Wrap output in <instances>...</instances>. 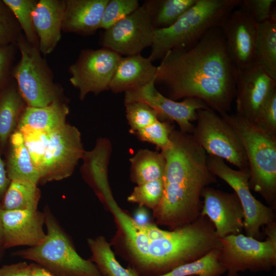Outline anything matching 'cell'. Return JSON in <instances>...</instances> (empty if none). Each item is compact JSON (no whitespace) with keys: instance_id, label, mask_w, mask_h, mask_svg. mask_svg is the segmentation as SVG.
Returning a JSON list of instances; mask_svg holds the SVG:
<instances>
[{"instance_id":"cell-1","label":"cell","mask_w":276,"mask_h":276,"mask_svg":"<svg viewBox=\"0 0 276 276\" xmlns=\"http://www.w3.org/2000/svg\"><path fill=\"white\" fill-rule=\"evenodd\" d=\"M160 61L154 84L165 88L167 97L196 98L219 114L231 110L238 71L221 27L210 30L188 48L169 51Z\"/></svg>"},{"instance_id":"cell-2","label":"cell","mask_w":276,"mask_h":276,"mask_svg":"<svg viewBox=\"0 0 276 276\" xmlns=\"http://www.w3.org/2000/svg\"><path fill=\"white\" fill-rule=\"evenodd\" d=\"M117 223L129 252V261L140 276H158L195 261L221 247L212 222L199 216L194 221L173 230L155 228L147 237L132 217L122 214Z\"/></svg>"},{"instance_id":"cell-3","label":"cell","mask_w":276,"mask_h":276,"mask_svg":"<svg viewBox=\"0 0 276 276\" xmlns=\"http://www.w3.org/2000/svg\"><path fill=\"white\" fill-rule=\"evenodd\" d=\"M170 139L171 145L161 150L164 193L153 216L157 224L173 230L199 217L202 192L217 179L208 168L206 152L191 134L173 128Z\"/></svg>"},{"instance_id":"cell-4","label":"cell","mask_w":276,"mask_h":276,"mask_svg":"<svg viewBox=\"0 0 276 276\" xmlns=\"http://www.w3.org/2000/svg\"><path fill=\"white\" fill-rule=\"evenodd\" d=\"M38 170L40 182L60 180L70 176L85 151L81 133L75 126L65 124L51 131L27 128L18 129Z\"/></svg>"},{"instance_id":"cell-5","label":"cell","mask_w":276,"mask_h":276,"mask_svg":"<svg viewBox=\"0 0 276 276\" xmlns=\"http://www.w3.org/2000/svg\"><path fill=\"white\" fill-rule=\"evenodd\" d=\"M241 0H197L171 26L154 30L149 59L161 60L169 51L188 48L208 31L221 27Z\"/></svg>"},{"instance_id":"cell-6","label":"cell","mask_w":276,"mask_h":276,"mask_svg":"<svg viewBox=\"0 0 276 276\" xmlns=\"http://www.w3.org/2000/svg\"><path fill=\"white\" fill-rule=\"evenodd\" d=\"M234 129L248 163L249 185L274 209L276 202V135L237 113L220 114Z\"/></svg>"},{"instance_id":"cell-7","label":"cell","mask_w":276,"mask_h":276,"mask_svg":"<svg viewBox=\"0 0 276 276\" xmlns=\"http://www.w3.org/2000/svg\"><path fill=\"white\" fill-rule=\"evenodd\" d=\"M46 237L39 245L17 251L15 255L32 261L54 276H103L90 260L82 258L48 209L45 211Z\"/></svg>"},{"instance_id":"cell-8","label":"cell","mask_w":276,"mask_h":276,"mask_svg":"<svg viewBox=\"0 0 276 276\" xmlns=\"http://www.w3.org/2000/svg\"><path fill=\"white\" fill-rule=\"evenodd\" d=\"M20 54L14 65L13 78L27 106L41 107L62 100V88L54 82L53 72L38 47L23 34L16 42Z\"/></svg>"},{"instance_id":"cell-9","label":"cell","mask_w":276,"mask_h":276,"mask_svg":"<svg viewBox=\"0 0 276 276\" xmlns=\"http://www.w3.org/2000/svg\"><path fill=\"white\" fill-rule=\"evenodd\" d=\"M264 241L242 233L220 238L219 259L226 272L269 271L276 265V223L265 226Z\"/></svg>"},{"instance_id":"cell-10","label":"cell","mask_w":276,"mask_h":276,"mask_svg":"<svg viewBox=\"0 0 276 276\" xmlns=\"http://www.w3.org/2000/svg\"><path fill=\"white\" fill-rule=\"evenodd\" d=\"M196 125L191 134L208 155L220 158L239 170H248L246 155L232 127L211 109L197 111Z\"/></svg>"},{"instance_id":"cell-11","label":"cell","mask_w":276,"mask_h":276,"mask_svg":"<svg viewBox=\"0 0 276 276\" xmlns=\"http://www.w3.org/2000/svg\"><path fill=\"white\" fill-rule=\"evenodd\" d=\"M209 170L217 177L227 183L237 195L244 213L245 235L260 240L261 227L275 222L274 209L257 199L251 193L249 170H234L220 158L207 155Z\"/></svg>"},{"instance_id":"cell-12","label":"cell","mask_w":276,"mask_h":276,"mask_svg":"<svg viewBox=\"0 0 276 276\" xmlns=\"http://www.w3.org/2000/svg\"><path fill=\"white\" fill-rule=\"evenodd\" d=\"M154 28L151 1H146L134 12L105 30L101 37L103 48L121 56L140 54L151 47Z\"/></svg>"},{"instance_id":"cell-13","label":"cell","mask_w":276,"mask_h":276,"mask_svg":"<svg viewBox=\"0 0 276 276\" xmlns=\"http://www.w3.org/2000/svg\"><path fill=\"white\" fill-rule=\"evenodd\" d=\"M121 56L107 48L82 51L68 68L71 83L83 100L87 94L97 95L109 86Z\"/></svg>"},{"instance_id":"cell-14","label":"cell","mask_w":276,"mask_h":276,"mask_svg":"<svg viewBox=\"0 0 276 276\" xmlns=\"http://www.w3.org/2000/svg\"><path fill=\"white\" fill-rule=\"evenodd\" d=\"M154 80L125 92L124 104L145 103L157 113L159 120L175 122L180 131L192 134L195 126L192 122L196 120L197 110L210 108L196 98H187L177 101L167 97L157 89Z\"/></svg>"},{"instance_id":"cell-15","label":"cell","mask_w":276,"mask_h":276,"mask_svg":"<svg viewBox=\"0 0 276 276\" xmlns=\"http://www.w3.org/2000/svg\"><path fill=\"white\" fill-rule=\"evenodd\" d=\"M226 49L237 71L245 69L255 62L258 24L237 7L221 26Z\"/></svg>"},{"instance_id":"cell-16","label":"cell","mask_w":276,"mask_h":276,"mask_svg":"<svg viewBox=\"0 0 276 276\" xmlns=\"http://www.w3.org/2000/svg\"><path fill=\"white\" fill-rule=\"evenodd\" d=\"M275 89L276 80L258 63L238 71L236 113L254 122L259 109Z\"/></svg>"},{"instance_id":"cell-17","label":"cell","mask_w":276,"mask_h":276,"mask_svg":"<svg viewBox=\"0 0 276 276\" xmlns=\"http://www.w3.org/2000/svg\"><path fill=\"white\" fill-rule=\"evenodd\" d=\"M200 216L206 217L219 238L241 234L244 229V213L242 204L234 193L207 187L201 194Z\"/></svg>"},{"instance_id":"cell-18","label":"cell","mask_w":276,"mask_h":276,"mask_svg":"<svg viewBox=\"0 0 276 276\" xmlns=\"http://www.w3.org/2000/svg\"><path fill=\"white\" fill-rule=\"evenodd\" d=\"M1 217L4 248L19 246H36L46 237L43 229L44 212L38 210H2Z\"/></svg>"},{"instance_id":"cell-19","label":"cell","mask_w":276,"mask_h":276,"mask_svg":"<svg viewBox=\"0 0 276 276\" xmlns=\"http://www.w3.org/2000/svg\"><path fill=\"white\" fill-rule=\"evenodd\" d=\"M64 0H37L32 12L41 54L51 53L61 37Z\"/></svg>"},{"instance_id":"cell-20","label":"cell","mask_w":276,"mask_h":276,"mask_svg":"<svg viewBox=\"0 0 276 276\" xmlns=\"http://www.w3.org/2000/svg\"><path fill=\"white\" fill-rule=\"evenodd\" d=\"M111 149L109 139L99 138L92 150L84 152L81 169L84 179L106 206L114 200L108 180V166Z\"/></svg>"},{"instance_id":"cell-21","label":"cell","mask_w":276,"mask_h":276,"mask_svg":"<svg viewBox=\"0 0 276 276\" xmlns=\"http://www.w3.org/2000/svg\"><path fill=\"white\" fill-rule=\"evenodd\" d=\"M62 31L83 35L100 29L105 7L109 0H64Z\"/></svg>"},{"instance_id":"cell-22","label":"cell","mask_w":276,"mask_h":276,"mask_svg":"<svg viewBox=\"0 0 276 276\" xmlns=\"http://www.w3.org/2000/svg\"><path fill=\"white\" fill-rule=\"evenodd\" d=\"M157 66L149 59L137 54L121 57L109 86L114 93L126 92L155 79Z\"/></svg>"},{"instance_id":"cell-23","label":"cell","mask_w":276,"mask_h":276,"mask_svg":"<svg viewBox=\"0 0 276 276\" xmlns=\"http://www.w3.org/2000/svg\"><path fill=\"white\" fill-rule=\"evenodd\" d=\"M69 108L62 100L41 107L27 106L17 124V128H27L39 131H51L66 124Z\"/></svg>"},{"instance_id":"cell-24","label":"cell","mask_w":276,"mask_h":276,"mask_svg":"<svg viewBox=\"0 0 276 276\" xmlns=\"http://www.w3.org/2000/svg\"><path fill=\"white\" fill-rule=\"evenodd\" d=\"M9 140L6 168L8 177L10 180L24 179L38 184L40 179L39 173L25 145L22 133L16 130Z\"/></svg>"},{"instance_id":"cell-25","label":"cell","mask_w":276,"mask_h":276,"mask_svg":"<svg viewBox=\"0 0 276 276\" xmlns=\"http://www.w3.org/2000/svg\"><path fill=\"white\" fill-rule=\"evenodd\" d=\"M27 104L13 79L0 91V145L3 147L17 126Z\"/></svg>"},{"instance_id":"cell-26","label":"cell","mask_w":276,"mask_h":276,"mask_svg":"<svg viewBox=\"0 0 276 276\" xmlns=\"http://www.w3.org/2000/svg\"><path fill=\"white\" fill-rule=\"evenodd\" d=\"M129 160L130 179L137 185L163 178L165 160L161 152L140 149Z\"/></svg>"},{"instance_id":"cell-27","label":"cell","mask_w":276,"mask_h":276,"mask_svg":"<svg viewBox=\"0 0 276 276\" xmlns=\"http://www.w3.org/2000/svg\"><path fill=\"white\" fill-rule=\"evenodd\" d=\"M91 259L103 276H140L131 267H124L117 260L110 244L103 236L89 238Z\"/></svg>"},{"instance_id":"cell-28","label":"cell","mask_w":276,"mask_h":276,"mask_svg":"<svg viewBox=\"0 0 276 276\" xmlns=\"http://www.w3.org/2000/svg\"><path fill=\"white\" fill-rule=\"evenodd\" d=\"M37 185V183L27 180H11L2 198V210H37L40 192Z\"/></svg>"},{"instance_id":"cell-29","label":"cell","mask_w":276,"mask_h":276,"mask_svg":"<svg viewBox=\"0 0 276 276\" xmlns=\"http://www.w3.org/2000/svg\"><path fill=\"white\" fill-rule=\"evenodd\" d=\"M255 61L276 80V18L258 24Z\"/></svg>"},{"instance_id":"cell-30","label":"cell","mask_w":276,"mask_h":276,"mask_svg":"<svg viewBox=\"0 0 276 276\" xmlns=\"http://www.w3.org/2000/svg\"><path fill=\"white\" fill-rule=\"evenodd\" d=\"M219 249H213L195 261L158 276H221L226 272V269L219 261Z\"/></svg>"},{"instance_id":"cell-31","label":"cell","mask_w":276,"mask_h":276,"mask_svg":"<svg viewBox=\"0 0 276 276\" xmlns=\"http://www.w3.org/2000/svg\"><path fill=\"white\" fill-rule=\"evenodd\" d=\"M154 30L168 28L175 23L197 0L151 1Z\"/></svg>"},{"instance_id":"cell-32","label":"cell","mask_w":276,"mask_h":276,"mask_svg":"<svg viewBox=\"0 0 276 276\" xmlns=\"http://www.w3.org/2000/svg\"><path fill=\"white\" fill-rule=\"evenodd\" d=\"M15 17L26 40L38 48L32 12L37 0H3Z\"/></svg>"},{"instance_id":"cell-33","label":"cell","mask_w":276,"mask_h":276,"mask_svg":"<svg viewBox=\"0 0 276 276\" xmlns=\"http://www.w3.org/2000/svg\"><path fill=\"white\" fill-rule=\"evenodd\" d=\"M164 193L163 179H159L134 188L127 197V200L132 203L139 204L140 206H146L153 210L160 203Z\"/></svg>"},{"instance_id":"cell-34","label":"cell","mask_w":276,"mask_h":276,"mask_svg":"<svg viewBox=\"0 0 276 276\" xmlns=\"http://www.w3.org/2000/svg\"><path fill=\"white\" fill-rule=\"evenodd\" d=\"M124 104L126 116L131 133H134L159 120L157 113L145 103L132 102Z\"/></svg>"},{"instance_id":"cell-35","label":"cell","mask_w":276,"mask_h":276,"mask_svg":"<svg viewBox=\"0 0 276 276\" xmlns=\"http://www.w3.org/2000/svg\"><path fill=\"white\" fill-rule=\"evenodd\" d=\"M139 6L137 0H109L103 13L100 29L107 30Z\"/></svg>"},{"instance_id":"cell-36","label":"cell","mask_w":276,"mask_h":276,"mask_svg":"<svg viewBox=\"0 0 276 276\" xmlns=\"http://www.w3.org/2000/svg\"><path fill=\"white\" fill-rule=\"evenodd\" d=\"M173 129L169 122L158 120L134 133L141 141L152 143L163 150L171 145L170 134Z\"/></svg>"},{"instance_id":"cell-37","label":"cell","mask_w":276,"mask_h":276,"mask_svg":"<svg viewBox=\"0 0 276 276\" xmlns=\"http://www.w3.org/2000/svg\"><path fill=\"white\" fill-rule=\"evenodd\" d=\"M22 34L12 11L3 0H0V46L16 44Z\"/></svg>"},{"instance_id":"cell-38","label":"cell","mask_w":276,"mask_h":276,"mask_svg":"<svg viewBox=\"0 0 276 276\" xmlns=\"http://www.w3.org/2000/svg\"><path fill=\"white\" fill-rule=\"evenodd\" d=\"M275 0H241L238 8L258 24L276 18Z\"/></svg>"},{"instance_id":"cell-39","label":"cell","mask_w":276,"mask_h":276,"mask_svg":"<svg viewBox=\"0 0 276 276\" xmlns=\"http://www.w3.org/2000/svg\"><path fill=\"white\" fill-rule=\"evenodd\" d=\"M252 123L276 135V89L261 106Z\"/></svg>"},{"instance_id":"cell-40","label":"cell","mask_w":276,"mask_h":276,"mask_svg":"<svg viewBox=\"0 0 276 276\" xmlns=\"http://www.w3.org/2000/svg\"><path fill=\"white\" fill-rule=\"evenodd\" d=\"M18 48L16 44L0 46V91L13 80V71Z\"/></svg>"},{"instance_id":"cell-41","label":"cell","mask_w":276,"mask_h":276,"mask_svg":"<svg viewBox=\"0 0 276 276\" xmlns=\"http://www.w3.org/2000/svg\"><path fill=\"white\" fill-rule=\"evenodd\" d=\"M30 264L20 262L1 267L0 276H30Z\"/></svg>"},{"instance_id":"cell-42","label":"cell","mask_w":276,"mask_h":276,"mask_svg":"<svg viewBox=\"0 0 276 276\" xmlns=\"http://www.w3.org/2000/svg\"><path fill=\"white\" fill-rule=\"evenodd\" d=\"M10 181L7 176L5 164L0 154V199L3 198Z\"/></svg>"},{"instance_id":"cell-43","label":"cell","mask_w":276,"mask_h":276,"mask_svg":"<svg viewBox=\"0 0 276 276\" xmlns=\"http://www.w3.org/2000/svg\"><path fill=\"white\" fill-rule=\"evenodd\" d=\"M133 221L140 225L149 223V215L144 206H140L136 210L134 216L132 217Z\"/></svg>"},{"instance_id":"cell-44","label":"cell","mask_w":276,"mask_h":276,"mask_svg":"<svg viewBox=\"0 0 276 276\" xmlns=\"http://www.w3.org/2000/svg\"><path fill=\"white\" fill-rule=\"evenodd\" d=\"M30 266V276H54L44 267L37 263H32Z\"/></svg>"},{"instance_id":"cell-45","label":"cell","mask_w":276,"mask_h":276,"mask_svg":"<svg viewBox=\"0 0 276 276\" xmlns=\"http://www.w3.org/2000/svg\"><path fill=\"white\" fill-rule=\"evenodd\" d=\"M2 211V209L1 207V203L0 202V249H4V231H3L2 221V217H1Z\"/></svg>"},{"instance_id":"cell-46","label":"cell","mask_w":276,"mask_h":276,"mask_svg":"<svg viewBox=\"0 0 276 276\" xmlns=\"http://www.w3.org/2000/svg\"><path fill=\"white\" fill-rule=\"evenodd\" d=\"M227 274L226 276H240L238 273H234V272H227Z\"/></svg>"},{"instance_id":"cell-47","label":"cell","mask_w":276,"mask_h":276,"mask_svg":"<svg viewBox=\"0 0 276 276\" xmlns=\"http://www.w3.org/2000/svg\"><path fill=\"white\" fill-rule=\"evenodd\" d=\"M3 249H0V261H1V258H2V253H3Z\"/></svg>"},{"instance_id":"cell-48","label":"cell","mask_w":276,"mask_h":276,"mask_svg":"<svg viewBox=\"0 0 276 276\" xmlns=\"http://www.w3.org/2000/svg\"><path fill=\"white\" fill-rule=\"evenodd\" d=\"M191 276H196V275H191Z\"/></svg>"}]
</instances>
